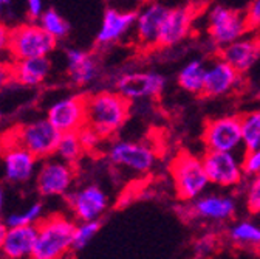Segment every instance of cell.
Wrapping results in <instances>:
<instances>
[{"label": "cell", "mask_w": 260, "mask_h": 259, "mask_svg": "<svg viewBox=\"0 0 260 259\" xmlns=\"http://www.w3.org/2000/svg\"><path fill=\"white\" fill-rule=\"evenodd\" d=\"M130 103L116 90H101L87 96V124L104 140L116 135L130 117Z\"/></svg>", "instance_id": "cell-1"}, {"label": "cell", "mask_w": 260, "mask_h": 259, "mask_svg": "<svg viewBox=\"0 0 260 259\" xmlns=\"http://www.w3.org/2000/svg\"><path fill=\"white\" fill-rule=\"evenodd\" d=\"M76 222L63 214H50L38 223V239L29 259H63L73 251Z\"/></svg>", "instance_id": "cell-2"}, {"label": "cell", "mask_w": 260, "mask_h": 259, "mask_svg": "<svg viewBox=\"0 0 260 259\" xmlns=\"http://www.w3.org/2000/svg\"><path fill=\"white\" fill-rule=\"evenodd\" d=\"M171 176L177 197L181 202H193L211 185L203 158L187 151L178 152L171 161Z\"/></svg>", "instance_id": "cell-3"}, {"label": "cell", "mask_w": 260, "mask_h": 259, "mask_svg": "<svg viewBox=\"0 0 260 259\" xmlns=\"http://www.w3.org/2000/svg\"><path fill=\"white\" fill-rule=\"evenodd\" d=\"M60 135L62 134L48 118H38L25 124H19L16 129L10 131V138L4 137V140L14 141L32 152L38 158L44 160L56 154Z\"/></svg>", "instance_id": "cell-4"}, {"label": "cell", "mask_w": 260, "mask_h": 259, "mask_svg": "<svg viewBox=\"0 0 260 259\" xmlns=\"http://www.w3.org/2000/svg\"><path fill=\"white\" fill-rule=\"evenodd\" d=\"M57 41L41 26L39 22H25L10 33L8 51L14 61L42 57L54 51Z\"/></svg>", "instance_id": "cell-5"}, {"label": "cell", "mask_w": 260, "mask_h": 259, "mask_svg": "<svg viewBox=\"0 0 260 259\" xmlns=\"http://www.w3.org/2000/svg\"><path fill=\"white\" fill-rule=\"evenodd\" d=\"M206 31L218 50L248 35L249 26L245 13L224 5H214L206 14Z\"/></svg>", "instance_id": "cell-6"}, {"label": "cell", "mask_w": 260, "mask_h": 259, "mask_svg": "<svg viewBox=\"0 0 260 259\" xmlns=\"http://www.w3.org/2000/svg\"><path fill=\"white\" fill-rule=\"evenodd\" d=\"M107 158L112 165L135 174H147L158 160L156 149L144 141L116 140L107 149Z\"/></svg>", "instance_id": "cell-7"}, {"label": "cell", "mask_w": 260, "mask_h": 259, "mask_svg": "<svg viewBox=\"0 0 260 259\" xmlns=\"http://www.w3.org/2000/svg\"><path fill=\"white\" fill-rule=\"evenodd\" d=\"M206 151L237 152L243 148L240 115H223L206 121L202 134Z\"/></svg>", "instance_id": "cell-8"}, {"label": "cell", "mask_w": 260, "mask_h": 259, "mask_svg": "<svg viewBox=\"0 0 260 259\" xmlns=\"http://www.w3.org/2000/svg\"><path fill=\"white\" fill-rule=\"evenodd\" d=\"M166 76L153 70H134L119 75L115 81V90L130 103L138 100L158 98L166 89Z\"/></svg>", "instance_id": "cell-9"}, {"label": "cell", "mask_w": 260, "mask_h": 259, "mask_svg": "<svg viewBox=\"0 0 260 259\" xmlns=\"http://www.w3.org/2000/svg\"><path fill=\"white\" fill-rule=\"evenodd\" d=\"M75 182L72 163L60 158H44L36 174V188L42 197L67 196Z\"/></svg>", "instance_id": "cell-10"}, {"label": "cell", "mask_w": 260, "mask_h": 259, "mask_svg": "<svg viewBox=\"0 0 260 259\" xmlns=\"http://www.w3.org/2000/svg\"><path fill=\"white\" fill-rule=\"evenodd\" d=\"M202 158L211 185L218 188H234L243 182V163L236 152L206 151Z\"/></svg>", "instance_id": "cell-11"}, {"label": "cell", "mask_w": 260, "mask_h": 259, "mask_svg": "<svg viewBox=\"0 0 260 259\" xmlns=\"http://www.w3.org/2000/svg\"><path fill=\"white\" fill-rule=\"evenodd\" d=\"M67 204L78 222L101 219L109 208V196L100 185H85L67 194Z\"/></svg>", "instance_id": "cell-12"}, {"label": "cell", "mask_w": 260, "mask_h": 259, "mask_svg": "<svg viewBox=\"0 0 260 259\" xmlns=\"http://www.w3.org/2000/svg\"><path fill=\"white\" fill-rule=\"evenodd\" d=\"M47 118L60 134L78 132L87 124V96L72 95L53 103Z\"/></svg>", "instance_id": "cell-13"}, {"label": "cell", "mask_w": 260, "mask_h": 259, "mask_svg": "<svg viewBox=\"0 0 260 259\" xmlns=\"http://www.w3.org/2000/svg\"><path fill=\"white\" fill-rule=\"evenodd\" d=\"M237 202L228 194H202L193 202H186V216L206 222H224L234 217Z\"/></svg>", "instance_id": "cell-14"}, {"label": "cell", "mask_w": 260, "mask_h": 259, "mask_svg": "<svg viewBox=\"0 0 260 259\" xmlns=\"http://www.w3.org/2000/svg\"><path fill=\"white\" fill-rule=\"evenodd\" d=\"M242 73H239L233 66L217 56L209 62V66H206L202 96H205V98H221V96L230 95L242 84Z\"/></svg>", "instance_id": "cell-15"}, {"label": "cell", "mask_w": 260, "mask_h": 259, "mask_svg": "<svg viewBox=\"0 0 260 259\" xmlns=\"http://www.w3.org/2000/svg\"><path fill=\"white\" fill-rule=\"evenodd\" d=\"M217 56L233 66L239 73L246 75L260 61V36L245 35L243 38L218 48Z\"/></svg>", "instance_id": "cell-16"}, {"label": "cell", "mask_w": 260, "mask_h": 259, "mask_svg": "<svg viewBox=\"0 0 260 259\" xmlns=\"http://www.w3.org/2000/svg\"><path fill=\"white\" fill-rule=\"evenodd\" d=\"M195 13L189 7L169 8L162 25L159 28V35L156 39V47L159 48H172L181 44L190 35L193 25Z\"/></svg>", "instance_id": "cell-17"}, {"label": "cell", "mask_w": 260, "mask_h": 259, "mask_svg": "<svg viewBox=\"0 0 260 259\" xmlns=\"http://www.w3.org/2000/svg\"><path fill=\"white\" fill-rule=\"evenodd\" d=\"M4 169L5 177L11 183H25L36 172L38 157L23 146L4 140Z\"/></svg>", "instance_id": "cell-18"}, {"label": "cell", "mask_w": 260, "mask_h": 259, "mask_svg": "<svg viewBox=\"0 0 260 259\" xmlns=\"http://www.w3.org/2000/svg\"><path fill=\"white\" fill-rule=\"evenodd\" d=\"M138 11H122L118 8H107L104 11L101 26L96 33V44L101 47L112 45L125 38L135 28Z\"/></svg>", "instance_id": "cell-19"}, {"label": "cell", "mask_w": 260, "mask_h": 259, "mask_svg": "<svg viewBox=\"0 0 260 259\" xmlns=\"http://www.w3.org/2000/svg\"><path fill=\"white\" fill-rule=\"evenodd\" d=\"M169 8L156 2L147 4L146 7H143V10L138 11L134 31H135L137 42L141 47L144 48L156 47L159 28L162 25V20H165Z\"/></svg>", "instance_id": "cell-20"}, {"label": "cell", "mask_w": 260, "mask_h": 259, "mask_svg": "<svg viewBox=\"0 0 260 259\" xmlns=\"http://www.w3.org/2000/svg\"><path fill=\"white\" fill-rule=\"evenodd\" d=\"M65 67L69 78L78 87L91 84L100 73V66L94 56L81 48H69L65 51Z\"/></svg>", "instance_id": "cell-21"}, {"label": "cell", "mask_w": 260, "mask_h": 259, "mask_svg": "<svg viewBox=\"0 0 260 259\" xmlns=\"http://www.w3.org/2000/svg\"><path fill=\"white\" fill-rule=\"evenodd\" d=\"M38 239V225L8 226V233L2 247V253L7 259H25L31 257Z\"/></svg>", "instance_id": "cell-22"}, {"label": "cell", "mask_w": 260, "mask_h": 259, "mask_svg": "<svg viewBox=\"0 0 260 259\" xmlns=\"http://www.w3.org/2000/svg\"><path fill=\"white\" fill-rule=\"evenodd\" d=\"M51 72V61L48 56L29 57L14 61V82L23 87L41 85Z\"/></svg>", "instance_id": "cell-23"}, {"label": "cell", "mask_w": 260, "mask_h": 259, "mask_svg": "<svg viewBox=\"0 0 260 259\" xmlns=\"http://www.w3.org/2000/svg\"><path fill=\"white\" fill-rule=\"evenodd\" d=\"M205 75H206V64L202 59H190L180 69L177 75V82L181 90L190 95L202 96L203 85H205Z\"/></svg>", "instance_id": "cell-24"}, {"label": "cell", "mask_w": 260, "mask_h": 259, "mask_svg": "<svg viewBox=\"0 0 260 259\" xmlns=\"http://www.w3.org/2000/svg\"><path fill=\"white\" fill-rule=\"evenodd\" d=\"M228 238L240 247L260 248V225L251 220H239L228 228Z\"/></svg>", "instance_id": "cell-25"}, {"label": "cell", "mask_w": 260, "mask_h": 259, "mask_svg": "<svg viewBox=\"0 0 260 259\" xmlns=\"http://www.w3.org/2000/svg\"><path fill=\"white\" fill-rule=\"evenodd\" d=\"M240 121H242L243 149L245 151L260 149V106L240 115Z\"/></svg>", "instance_id": "cell-26"}, {"label": "cell", "mask_w": 260, "mask_h": 259, "mask_svg": "<svg viewBox=\"0 0 260 259\" xmlns=\"http://www.w3.org/2000/svg\"><path fill=\"white\" fill-rule=\"evenodd\" d=\"M84 152H85V149L81 143L79 134L78 132H65L59 138L54 155L63 161H67V163L75 165L81 160Z\"/></svg>", "instance_id": "cell-27"}, {"label": "cell", "mask_w": 260, "mask_h": 259, "mask_svg": "<svg viewBox=\"0 0 260 259\" xmlns=\"http://www.w3.org/2000/svg\"><path fill=\"white\" fill-rule=\"evenodd\" d=\"M38 22L56 41L65 39L70 35V23L65 20V17L60 13H57L53 8L45 10L38 19Z\"/></svg>", "instance_id": "cell-28"}, {"label": "cell", "mask_w": 260, "mask_h": 259, "mask_svg": "<svg viewBox=\"0 0 260 259\" xmlns=\"http://www.w3.org/2000/svg\"><path fill=\"white\" fill-rule=\"evenodd\" d=\"M101 225H103L101 219L78 222L76 223V230H75V236H73V250L75 251L84 250L93 241V238L100 233Z\"/></svg>", "instance_id": "cell-29"}, {"label": "cell", "mask_w": 260, "mask_h": 259, "mask_svg": "<svg viewBox=\"0 0 260 259\" xmlns=\"http://www.w3.org/2000/svg\"><path fill=\"white\" fill-rule=\"evenodd\" d=\"M44 217V205L41 202H36L29 205L26 210L13 213L7 217L8 226H20V225H38L41 219Z\"/></svg>", "instance_id": "cell-30"}, {"label": "cell", "mask_w": 260, "mask_h": 259, "mask_svg": "<svg viewBox=\"0 0 260 259\" xmlns=\"http://www.w3.org/2000/svg\"><path fill=\"white\" fill-rule=\"evenodd\" d=\"M246 208L252 214L260 213V174L252 176L246 188Z\"/></svg>", "instance_id": "cell-31"}, {"label": "cell", "mask_w": 260, "mask_h": 259, "mask_svg": "<svg viewBox=\"0 0 260 259\" xmlns=\"http://www.w3.org/2000/svg\"><path fill=\"white\" fill-rule=\"evenodd\" d=\"M78 134H79V138H81V143H82L85 152H93L96 149H100L101 143L104 141V138L88 124H85L82 129H79Z\"/></svg>", "instance_id": "cell-32"}, {"label": "cell", "mask_w": 260, "mask_h": 259, "mask_svg": "<svg viewBox=\"0 0 260 259\" xmlns=\"http://www.w3.org/2000/svg\"><path fill=\"white\" fill-rule=\"evenodd\" d=\"M242 163H243L245 176L252 177V176L260 174V149L245 151L242 157Z\"/></svg>", "instance_id": "cell-33"}, {"label": "cell", "mask_w": 260, "mask_h": 259, "mask_svg": "<svg viewBox=\"0 0 260 259\" xmlns=\"http://www.w3.org/2000/svg\"><path fill=\"white\" fill-rule=\"evenodd\" d=\"M215 245H217V238L214 235L202 236L197 239V242H195V254H197V257H200V259L205 256H209L215 250Z\"/></svg>", "instance_id": "cell-34"}, {"label": "cell", "mask_w": 260, "mask_h": 259, "mask_svg": "<svg viewBox=\"0 0 260 259\" xmlns=\"http://www.w3.org/2000/svg\"><path fill=\"white\" fill-rule=\"evenodd\" d=\"M245 16H246L249 31L260 28V0H251L245 11Z\"/></svg>", "instance_id": "cell-35"}, {"label": "cell", "mask_w": 260, "mask_h": 259, "mask_svg": "<svg viewBox=\"0 0 260 259\" xmlns=\"http://www.w3.org/2000/svg\"><path fill=\"white\" fill-rule=\"evenodd\" d=\"M14 81V64L0 62V90Z\"/></svg>", "instance_id": "cell-36"}, {"label": "cell", "mask_w": 260, "mask_h": 259, "mask_svg": "<svg viewBox=\"0 0 260 259\" xmlns=\"http://www.w3.org/2000/svg\"><path fill=\"white\" fill-rule=\"evenodd\" d=\"M26 10L31 19H39L41 14L45 11L44 0H26Z\"/></svg>", "instance_id": "cell-37"}, {"label": "cell", "mask_w": 260, "mask_h": 259, "mask_svg": "<svg viewBox=\"0 0 260 259\" xmlns=\"http://www.w3.org/2000/svg\"><path fill=\"white\" fill-rule=\"evenodd\" d=\"M10 33H11V30L2 20H0V54H2L4 51H8Z\"/></svg>", "instance_id": "cell-38"}, {"label": "cell", "mask_w": 260, "mask_h": 259, "mask_svg": "<svg viewBox=\"0 0 260 259\" xmlns=\"http://www.w3.org/2000/svg\"><path fill=\"white\" fill-rule=\"evenodd\" d=\"M7 233H8V225H7V222L0 220V251H2V247H4Z\"/></svg>", "instance_id": "cell-39"}, {"label": "cell", "mask_w": 260, "mask_h": 259, "mask_svg": "<svg viewBox=\"0 0 260 259\" xmlns=\"http://www.w3.org/2000/svg\"><path fill=\"white\" fill-rule=\"evenodd\" d=\"M13 5V0H0V16L7 13Z\"/></svg>", "instance_id": "cell-40"}, {"label": "cell", "mask_w": 260, "mask_h": 259, "mask_svg": "<svg viewBox=\"0 0 260 259\" xmlns=\"http://www.w3.org/2000/svg\"><path fill=\"white\" fill-rule=\"evenodd\" d=\"M4 205H5V192H4V188L0 186V216H2Z\"/></svg>", "instance_id": "cell-41"}, {"label": "cell", "mask_w": 260, "mask_h": 259, "mask_svg": "<svg viewBox=\"0 0 260 259\" xmlns=\"http://www.w3.org/2000/svg\"><path fill=\"white\" fill-rule=\"evenodd\" d=\"M193 259H200V257H197V256H195V257H193Z\"/></svg>", "instance_id": "cell-42"}, {"label": "cell", "mask_w": 260, "mask_h": 259, "mask_svg": "<svg viewBox=\"0 0 260 259\" xmlns=\"http://www.w3.org/2000/svg\"><path fill=\"white\" fill-rule=\"evenodd\" d=\"M0 117H2V113H0Z\"/></svg>", "instance_id": "cell-43"}]
</instances>
